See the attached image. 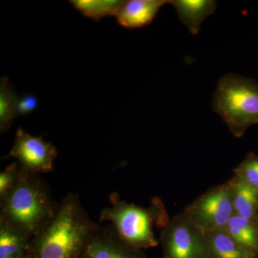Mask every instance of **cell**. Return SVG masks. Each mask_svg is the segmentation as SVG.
Instances as JSON below:
<instances>
[{"mask_svg":"<svg viewBox=\"0 0 258 258\" xmlns=\"http://www.w3.org/2000/svg\"><path fill=\"white\" fill-rule=\"evenodd\" d=\"M208 258H254L236 242L226 230L206 235Z\"/></svg>","mask_w":258,"mask_h":258,"instance_id":"cell-12","label":"cell"},{"mask_svg":"<svg viewBox=\"0 0 258 258\" xmlns=\"http://www.w3.org/2000/svg\"><path fill=\"white\" fill-rule=\"evenodd\" d=\"M80 258H92V257H91V256L89 255V254H88L87 253V252H85L84 253H83L82 254V255L81 256V257H80Z\"/></svg>","mask_w":258,"mask_h":258,"instance_id":"cell-21","label":"cell"},{"mask_svg":"<svg viewBox=\"0 0 258 258\" xmlns=\"http://www.w3.org/2000/svg\"><path fill=\"white\" fill-rule=\"evenodd\" d=\"M229 181L235 215L257 223L258 191L236 176Z\"/></svg>","mask_w":258,"mask_h":258,"instance_id":"cell-11","label":"cell"},{"mask_svg":"<svg viewBox=\"0 0 258 258\" xmlns=\"http://www.w3.org/2000/svg\"><path fill=\"white\" fill-rule=\"evenodd\" d=\"M226 232L246 250L258 255V224L234 214Z\"/></svg>","mask_w":258,"mask_h":258,"instance_id":"cell-13","label":"cell"},{"mask_svg":"<svg viewBox=\"0 0 258 258\" xmlns=\"http://www.w3.org/2000/svg\"><path fill=\"white\" fill-rule=\"evenodd\" d=\"M32 237L13 225L0 221V258L28 252Z\"/></svg>","mask_w":258,"mask_h":258,"instance_id":"cell-14","label":"cell"},{"mask_svg":"<svg viewBox=\"0 0 258 258\" xmlns=\"http://www.w3.org/2000/svg\"><path fill=\"white\" fill-rule=\"evenodd\" d=\"M212 108L240 138L249 126L258 124L257 83L237 75H226L217 83Z\"/></svg>","mask_w":258,"mask_h":258,"instance_id":"cell-4","label":"cell"},{"mask_svg":"<svg viewBox=\"0 0 258 258\" xmlns=\"http://www.w3.org/2000/svg\"><path fill=\"white\" fill-rule=\"evenodd\" d=\"M60 204L39 174L20 168L18 183L0 200V221L7 222L33 238L52 221Z\"/></svg>","mask_w":258,"mask_h":258,"instance_id":"cell-2","label":"cell"},{"mask_svg":"<svg viewBox=\"0 0 258 258\" xmlns=\"http://www.w3.org/2000/svg\"><path fill=\"white\" fill-rule=\"evenodd\" d=\"M234 174L258 191V156L249 153L234 170Z\"/></svg>","mask_w":258,"mask_h":258,"instance_id":"cell-17","label":"cell"},{"mask_svg":"<svg viewBox=\"0 0 258 258\" xmlns=\"http://www.w3.org/2000/svg\"><path fill=\"white\" fill-rule=\"evenodd\" d=\"M5 258H30V256L28 254V252H25V253H21L16 254V255L11 256V257H8Z\"/></svg>","mask_w":258,"mask_h":258,"instance_id":"cell-20","label":"cell"},{"mask_svg":"<svg viewBox=\"0 0 258 258\" xmlns=\"http://www.w3.org/2000/svg\"><path fill=\"white\" fill-rule=\"evenodd\" d=\"M164 258H208L206 235L181 213L161 234Z\"/></svg>","mask_w":258,"mask_h":258,"instance_id":"cell-6","label":"cell"},{"mask_svg":"<svg viewBox=\"0 0 258 258\" xmlns=\"http://www.w3.org/2000/svg\"><path fill=\"white\" fill-rule=\"evenodd\" d=\"M257 223H258V216H257Z\"/></svg>","mask_w":258,"mask_h":258,"instance_id":"cell-22","label":"cell"},{"mask_svg":"<svg viewBox=\"0 0 258 258\" xmlns=\"http://www.w3.org/2000/svg\"><path fill=\"white\" fill-rule=\"evenodd\" d=\"M75 9L86 18L100 21L106 17L116 16L125 1L120 0H72Z\"/></svg>","mask_w":258,"mask_h":258,"instance_id":"cell-15","label":"cell"},{"mask_svg":"<svg viewBox=\"0 0 258 258\" xmlns=\"http://www.w3.org/2000/svg\"><path fill=\"white\" fill-rule=\"evenodd\" d=\"M169 0H129L125 1L115 18L120 26L128 30L150 25L164 5Z\"/></svg>","mask_w":258,"mask_h":258,"instance_id":"cell-9","label":"cell"},{"mask_svg":"<svg viewBox=\"0 0 258 258\" xmlns=\"http://www.w3.org/2000/svg\"><path fill=\"white\" fill-rule=\"evenodd\" d=\"M55 147L44 140L43 136L34 137L20 128L8 157L18 160L20 168L34 174L49 173L53 169L57 157Z\"/></svg>","mask_w":258,"mask_h":258,"instance_id":"cell-7","label":"cell"},{"mask_svg":"<svg viewBox=\"0 0 258 258\" xmlns=\"http://www.w3.org/2000/svg\"><path fill=\"white\" fill-rule=\"evenodd\" d=\"M38 106V99L32 93H26L18 100V115H26L35 111Z\"/></svg>","mask_w":258,"mask_h":258,"instance_id":"cell-19","label":"cell"},{"mask_svg":"<svg viewBox=\"0 0 258 258\" xmlns=\"http://www.w3.org/2000/svg\"><path fill=\"white\" fill-rule=\"evenodd\" d=\"M111 206L102 209L101 222H110L123 240L139 249L157 247L156 227H166L169 219L160 199L154 198L149 208H142L120 200L118 194L110 196Z\"/></svg>","mask_w":258,"mask_h":258,"instance_id":"cell-3","label":"cell"},{"mask_svg":"<svg viewBox=\"0 0 258 258\" xmlns=\"http://www.w3.org/2000/svg\"><path fill=\"white\" fill-rule=\"evenodd\" d=\"M181 23L192 35L199 33L202 23L216 10L217 2L213 0H173Z\"/></svg>","mask_w":258,"mask_h":258,"instance_id":"cell-10","label":"cell"},{"mask_svg":"<svg viewBox=\"0 0 258 258\" xmlns=\"http://www.w3.org/2000/svg\"><path fill=\"white\" fill-rule=\"evenodd\" d=\"M183 213L205 235L225 230L235 214L230 181L203 194Z\"/></svg>","mask_w":258,"mask_h":258,"instance_id":"cell-5","label":"cell"},{"mask_svg":"<svg viewBox=\"0 0 258 258\" xmlns=\"http://www.w3.org/2000/svg\"><path fill=\"white\" fill-rule=\"evenodd\" d=\"M98 226L83 208L79 195L69 193L55 218L33 237L28 254L30 258H80Z\"/></svg>","mask_w":258,"mask_h":258,"instance_id":"cell-1","label":"cell"},{"mask_svg":"<svg viewBox=\"0 0 258 258\" xmlns=\"http://www.w3.org/2000/svg\"><path fill=\"white\" fill-rule=\"evenodd\" d=\"M86 252L92 258H147L142 249L130 245L111 224L98 226Z\"/></svg>","mask_w":258,"mask_h":258,"instance_id":"cell-8","label":"cell"},{"mask_svg":"<svg viewBox=\"0 0 258 258\" xmlns=\"http://www.w3.org/2000/svg\"><path fill=\"white\" fill-rule=\"evenodd\" d=\"M18 97L8 78L0 79V132L9 130L18 115Z\"/></svg>","mask_w":258,"mask_h":258,"instance_id":"cell-16","label":"cell"},{"mask_svg":"<svg viewBox=\"0 0 258 258\" xmlns=\"http://www.w3.org/2000/svg\"><path fill=\"white\" fill-rule=\"evenodd\" d=\"M20 166L18 162H14L7 166L0 173V200L4 199L11 192L18 183L20 176Z\"/></svg>","mask_w":258,"mask_h":258,"instance_id":"cell-18","label":"cell"}]
</instances>
